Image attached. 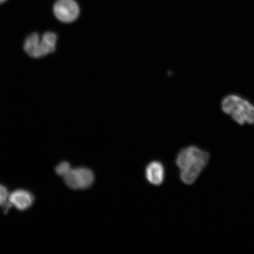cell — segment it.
I'll return each instance as SVG.
<instances>
[{"label":"cell","mask_w":254,"mask_h":254,"mask_svg":"<svg viewBox=\"0 0 254 254\" xmlns=\"http://www.w3.org/2000/svg\"><path fill=\"white\" fill-rule=\"evenodd\" d=\"M209 159L208 152L196 146H189L181 150L176 159L181 181L186 185H192L207 166Z\"/></svg>","instance_id":"1"},{"label":"cell","mask_w":254,"mask_h":254,"mask_svg":"<svg viewBox=\"0 0 254 254\" xmlns=\"http://www.w3.org/2000/svg\"><path fill=\"white\" fill-rule=\"evenodd\" d=\"M221 109L238 125H254V105L240 95H227L221 101Z\"/></svg>","instance_id":"2"},{"label":"cell","mask_w":254,"mask_h":254,"mask_svg":"<svg viewBox=\"0 0 254 254\" xmlns=\"http://www.w3.org/2000/svg\"><path fill=\"white\" fill-rule=\"evenodd\" d=\"M57 39V35L52 32H47L41 37L33 33L25 40L24 49L30 57L41 58L55 52Z\"/></svg>","instance_id":"3"},{"label":"cell","mask_w":254,"mask_h":254,"mask_svg":"<svg viewBox=\"0 0 254 254\" xmlns=\"http://www.w3.org/2000/svg\"><path fill=\"white\" fill-rule=\"evenodd\" d=\"M63 177L66 185L74 190L90 189L95 182L93 171L85 167L71 168Z\"/></svg>","instance_id":"4"},{"label":"cell","mask_w":254,"mask_h":254,"mask_svg":"<svg viewBox=\"0 0 254 254\" xmlns=\"http://www.w3.org/2000/svg\"><path fill=\"white\" fill-rule=\"evenodd\" d=\"M54 13L60 21L69 23L78 18L79 9L74 0H58L54 6Z\"/></svg>","instance_id":"5"},{"label":"cell","mask_w":254,"mask_h":254,"mask_svg":"<svg viewBox=\"0 0 254 254\" xmlns=\"http://www.w3.org/2000/svg\"><path fill=\"white\" fill-rule=\"evenodd\" d=\"M165 168L159 161L150 162L145 168V175L147 182L155 186H160L165 180Z\"/></svg>","instance_id":"6"},{"label":"cell","mask_w":254,"mask_h":254,"mask_svg":"<svg viewBox=\"0 0 254 254\" xmlns=\"http://www.w3.org/2000/svg\"><path fill=\"white\" fill-rule=\"evenodd\" d=\"M8 201L18 210L24 211L33 204L34 197L27 190H18L9 195Z\"/></svg>","instance_id":"7"},{"label":"cell","mask_w":254,"mask_h":254,"mask_svg":"<svg viewBox=\"0 0 254 254\" xmlns=\"http://www.w3.org/2000/svg\"><path fill=\"white\" fill-rule=\"evenodd\" d=\"M71 169V165L67 161H63L56 168V172L59 176H65Z\"/></svg>","instance_id":"8"},{"label":"cell","mask_w":254,"mask_h":254,"mask_svg":"<svg viewBox=\"0 0 254 254\" xmlns=\"http://www.w3.org/2000/svg\"><path fill=\"white\" fill-rule=\"evenodd\" d=\"M8 196L7 189L4 186L0 184V205H4L7 202Z\"/></svg>","instance_id":"9"},{"label":"cell","mask_w":254,"mask_h":254,"mask_svg":"<svg viewBox=\"0 0 254 254\" xmlns=\"http://www.w3.org/2000/svg\"><path fill=\"white\" fill-rule=\"evenodd\" d=\"M6 1V0H0V4H1V3L4 2Z\"/></svg>","instance_id":"10"}]
</instances>
